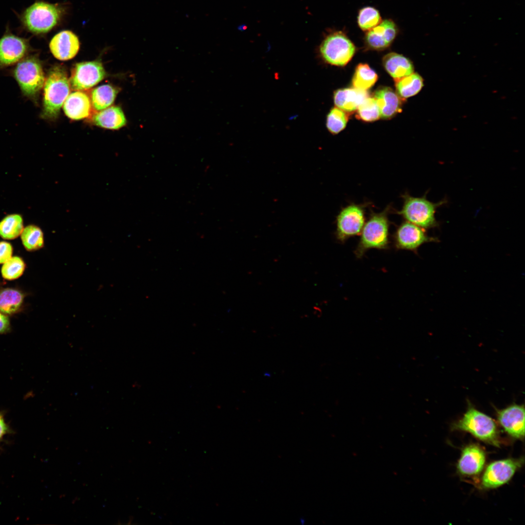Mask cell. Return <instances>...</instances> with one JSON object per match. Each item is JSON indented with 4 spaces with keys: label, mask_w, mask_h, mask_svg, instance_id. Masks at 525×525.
Masks as SVG:
<instances>
[{
    "label": "cell",
    "mask_w": 525,
    "mask_h": 525,
    "mask_svg": "<svg viewBox=\"0 0 525 525\" xmlns=\"http://www.w3.org/2000/svg\"><path fill=\"white\" fill-rule=\"evenodd\" d=\"M25 264L19 257H11L5 262L1 270L2 277L7 280H13L20 277L23 273Z\"/></svg>",
    "instance_id": "31"
},
{
    "label": "cell",
    "mask_w": 525,
    "mask_h": 525,
    "mask_svg": "<svg viewBox=\"0 0 525 525\" xmlns=\"http://www.w3.org/2000/svg\"><path fill=\"white\" fill-rule=\"evenodd\" d=\"M383 65L387 72L395 79L407 76L414 71L409 59L402 54L391 52L383 59Z\"/></svg>",
    "instance_id": "20"
},
{
    "label": "cell",
    "mask_w": 525,
    "mask_h": 525,
    "mask_svg": "<svg viewBox=\"0 0 525 525\" xmlns=\"http://www.w3.org/2000/svg\"><path fill=\"white\" fill-rule=\"evenodd\" d=\"M524 462L523 458H508L491 463L483 474L481 487L494 489L503 485L511 479Z\"/></svg>",
    "instance_id": "9"
},
{
    "label": "cell",
    "mask_w": 525,
    "mask_h": 525,
    "mask_svg": "<svg viewBox=\"0 0 525 525\" xmlns=\"http://www.w3.org/2000/svg\"><path fill=\"white\" fill-rule=\"evenodd\" d=\"M63 110L69 118L78 120L88 117L91 111V104L88 96L77 91L69 95L63 104Z\"/></svg>",
    "instance_id": "17"
},
{
    "label": "cell",
    "mask_w": 525,
    "mask_h": 525,
    "mask_svg": "<svg viewBox=\"0 0 525 525\" xmlns=\"http://www.w3.org/2000/svg\"><path fill=\"white\" fill-rule=\"evenodd\" d=\"M70 81L66 70L60 65L49 70L44 85L43 108L41 117L53 120L57 117L60 109L69 95Z\"/></svg>",
    "instance_id": "1"
},
{
    "label": "cell",
    "mask_w": 525,
    "mask_h": 525,
    "mask_svg": "<svg viewBox=\"0 0 525 525\" xmlns=\"http://www.w3.org/2000/svg\"><path fill=\"white\" fill-rule=\"evenodd\" d=\"M382 21L380 14L374 7L368 6L360 10L357 17L358 25L363 31H368Z\"/></svg>",
    "instance_id": "28"
},
{
    "label": "cell",
    "mask_w": 525,
    "mask_h": 525,
    "mask_svg": "<svg viewBox=\"0 0 525 525\" xmlns=\"http://www.w3.org/2000/svg\"><path fill=\"white\" fill-rule=\"evenodd\" d=\"M13 75L22 94L35 100L45 81L42 64L37 56H26L19 61L13 70Z\"/></svg>",
    "instance_id": "6"
},
{
    "label": "cell",
    "mask_w": 525,
    "mask_h": 525,
    "mask_svg": "<svg viewBox=\"0 0 525 525\" xmlns=\"http://www.w3.org/2000/svg\"><path fill=\"white\" fill-rule=\"evenodd\" d=\"M392 210V207L389 205L382 212L371 211L363 226L359 243L354 250L357 258L363 257L370 249L388 248L390 226L388 215Z\"/></svg>",
    "instance_id": "3"
},
{
    "label": "cell",
    "mask_w": 525,
    "mask_h": 525,
    "mask_svg": "<svg viewBox=\"0 0 525 525\" xmlns=\"http://www.w3.org/2000/svg\"><path fill=\"white\" fill-rule=\"evenodd\" d=\"M105 75L104 67L98 61L78 63L72 70L70 84L75 90L87 89L101 81Z\"/></svg>",
    "instance_id": "12"
},
{
    "label": "cell",
    "mask_w": 525,
    "mask_h": 525,
    "mask_svg": "<svg viewBox=\"0 0 525 525\" xmlns=\"http://www.w3.org/2000/svg\"><path fill=\"white\" fill-rule=\"evenodd\" d=\"M12 432V430L5 421L4 413L0 412V442L5 435Z\"/></svg>",
    "instance_id": "33"
},
{
    "label": "cell",
    "mask_w": 525,
    "mask_h": 525,
    "mask_svg": "<svg viewBox=\"0 0 525 525\" xmlns=\"http://www.w3.org/2000/svg\"><path fill=\"white\" fill-rule=\"evenodd\" d=\"M21 239L24 247L28 251L39 249L44 245L43 232L35 225H29L23 228Z\"/></svg>",
    "instance_id": "27"
},
{
    "label": "cell",
    "mask_w": 525,
    "mask_h": 525,
    "mask_svg": "<svg viewBox=\"0 0 525 525\" xmlns=\"http://www.w3.org/2000/svg\"><path fill=\"white\" fill-rule=\"evenodd\" d=\"M403 200L401 210L396 212L404 219L424 229L437 228L439 222L435 214L438 208L447 203L443 199L437 203L428 200L426 195L417 197L411 196L407 192L402 195Z\"/></svg>",
    "instance_id": "5"
},
{
    "label": "cell",
    "mask_w": 525,
    "mask_h": 525,
    "mask_svg": "<svg viewBox=\"0 0 525 525\" xmlns=\"http://www.w3.org/2000/svg\"><path fill=\"white\" fill-rule=\"evenodd\" d=\"M398 31L397 26L392 20L385 19L373 29L366 32V44L373 50H384L392 43Z\"/></svg>",
    "instance_id": "15"
},
{
    "label": "cell",
    "mask_w": 525,
    "mask_h": 525,
    "mask_svg": "<svg viewBox=\"0 0 525 525\" xmlns=\"http://www.w3.org/2000/svg\"><path fill=\"white\" fill-rule=\"evenodd\" d=\"M355 47L342 31L328 35L320 46V52L328 63L337 66H345L352 58Z\"/></svg>",
    "instance_id": "7"
},
{
    "label": "cell",
    "mask_w": 525,
    "mask_h": 525,
    "mask_svg": "<svg viewBox=\"0 0 525 525\" xmlns=\"http://www.w3.org/2000/svg\"><path fill=\"white\" fill-rule=\"evenodd\" d=\"M13 247L6 242H0V264L4 263L12 257Z\"/></svg>",
    "instance_id": "32"
},
{
    "label": "cell",
    "mask_w": 525,
    "mask_h": 525,
    "mask_svg": "<svg viewBox=\"0 0 525 525\" xmlns=\"http://www.w3.org/2000/svg\"><path fill=\"white\" fill-rule=\"evenodd\" d=\"M23 230V219L19 214L7 215L0 222V236L3 239H15L21 234Z\"/></svg>",
    "instance_id": "26"
},
{
    "label": "cell",
    "mask_w": 525,
    "mask_h": 525,
    "mask_svg": "<svg viewBox=\"0 0 525 525\" xmlns=\"http://www.w3.org/2000/svg\"><path fill=\"white\" fill-rule=\"evenodd\" d=\"M368 94L366 90L353 88H346L336 90L334 93V103L337 107L350 112L356 110L360 104Z\"/></svg>",
    "instance_id": "19"
},
{
    "label": "cell",
    "mask_w": 525,
    "mask_h": 525,
    "mask_svg": "<svg viewBox=\"0 0 525 525\" xmlns=\"http://www.w3.org/2000/svg\"><path fill=\"white\" fill-rule=\"evenodd\" d=\"M52 53L57 59L68 60L74 57L79 50L77 36L71 31L64 30L56 34L49 44Z\"/></svg>",
    "instance_id": "16"
},
{
    "label": "cell",
    "mask_w": 525,
    "mask_h": 525,
    "mask_svg": "<svg viewBox=\"0 0 525 525\" xmlns=\"http://www.w3.org/2000/svg\"><path fill=\"white\" fill-rule=\"evenodd\" d=\"M394 80L398 95L403 98L417 94L423 86L422 77L416 73Z\"/></svg>",
    "instance_id": "22"
},
{
    "label": "cell",
    "mask_w": 525,
    "mask_h": 525,
    "mask_svg": "<svg viewBox=\"0 0 525 525\" xmlns=\"http://www.w3.org/2000/svg\"><path fill=\"white\" fill-rule=\"evenodd\" d=\"M118 90L110 85H103L92 92L91 102L96 110H102L109 106L114 101Z\"/></svg>",
    "instance_id": "23"
},
{
    "label": "cell",
    "mask_w": 525,
    "mask_h": 525,
    "mask_svg": "<svg viewBox=\"0 0 525 525\" xmlns=\"http://www.w3.org/2000/svg\"><path fill=\"white\" fill-rule=\"evenodd\" d=\"M24 296L19 291L6 288L0 291V311L5 315L16 313L21 307Z\"/></svg>",
    "instance_id": "24"
},
{
    "label": "cell",
    "mask_w": 525,
    "mask_h": 525,
    "mask_svg": "<svg viewBox=\"0 0 525 525\" xmlns=\"http://www.w3.org/2000/svg\"><path fill=\"white\" fill-rule=\"evenodd\" d=\"M452 428L468 432L483 442L500 446L499 432L495 421L471 404H469L463 417L453 424Z\"/></svg>",
    "instance_id": "4"
},
{
    "label": "cell",
    "mask_w": 525,
    "mask_h": 525,
    "mask_svg": "<svg viewBox=\"0 0 525 525\" xmlns=\"http://www.w3.org/2000/svg\"><path fill=\"white\" fill-rule=\"evenodd\" d=\"M9 318L0 311V334L7 332L10 330Z\"/></svg>",
    "instance_id": "34"
},
{
    "label": "cell",
    "mask_w": 525,
    "mask_h": 525,
    "mask_svg": "<svg viewBox=\"0 0 525 525\" xmlns=\"http://www.w3.org/2000/svg\"><path fill=\"white\" fill-rule=\"evenodd\" d=\"M378 78L376 73L367 64H359L356 67L353 78V88L367 90L375 83Z\"/></svg>",
    "instance_id": "25"
},
{
    "label": "cell",
    "mask_w": 525,
    "mask_h": 525,
    "mask_svg": "<svg viewBox=\"0 0 525 525\" xmlns=\"http://www.w3.org/2000/svg\"><path fill=\"white\" fill-rule=\"evenodd\" d=\"M356 117L366 122H373L380 118V112L375 98L367 97L358 106Z\"/></svg>",
    "instance_id": "29"
},
{
    "label": "cell",
    "mask_w": 525,
    "mask_h": 525,
    "mask_svg": "<svg viewBox=\"0 0 525 525\" xmlns=\"http://www.w3.org/2000/svg\"><path fill=\"white\" fill-rule=\"evenodd\" d=\"M485 461L486 455L482 448L477 444H469L462 451L457 471L462 475L474 476L482 472Z\"/></svg>",
    "instance_id": "14"
},
{
    "label": "cell",
    "mask_w": 525,
    "mask_h": 525,
    "mask_svg": "<svg viewBox=\"0 0 525 525\" xmlns=\"http://www.w3.org/2000/svg\"><path fill=\"white\" fill-rule=\"evenodd\" d=\"M367 203H353L343 208L336 218L335 236L340 242L359 235L365 223V210Z\"/></svg>",
    "instance_id": "8"
},
{
    "label": "cell",
    "mask_w": 525,
    "mask_h": 525,
    "mask_svg": "<svg viewBox=\"0 0 525 525\" xmlns=\"http://www.w3.org/2000/svg\"><path fill=\"white\" fill-rule=\"evenodd\" d=\"M65 11L60 4L37 1L24 10L19 19L25 31L35 35H42L58 24Z\"/></svg>",
    "instance_id": "2"
},
{
    "label": "cell",
    "mask_w": 525,
    "mask_h": 525,
    "mask_svg": "<svg viewBox=\"0 0 525 525\" xmlns=\"http://www.w3.org/2000/svg\"><path fill=\"white\" fill-rule=\"evenodd\" d=\"M380 112V118L388 119L401 111V101L399 96L388 87H382L374 93Z\"/></svg>",
    "instance_id": "18"
},
{
    "label": "cell",
    "mask_w": 525,
    "mask_h": 525,
    "mask_svg": "<svg viewBox=\"0 0 525 525\" xmlns=\"http://www.w3.org/2000/svg\"><path fill=\"white\" fill-rule=\"evenodd\" d=\"M393 237L396 249L410 250L415 253L424 243L438 242L437 238L428 235L424 228L406 221L397 227Z\"/></svg>",
    "instance_id": "10"
},
{
    "label": "cell",
    "mask_w": 525,
    "mask_h": 525,
    "mask_svg": "<svg viewBox=\"0 0 525 525\" xmlns=\"http://www.w3.org/2000/svg\"><path fill=\"white\" fill-rule=\"evenodd\" d=\"M93 121L98 126L110 129L121 128L126 123L122 109L115 106L106 108L96 114L93 118Z\"/></svg>",
    "instance_id": "21"
},
{
    "label": "cell",
    "mask_w": 525,
    "mask_h": 525,
    "mask_svg": "<svg viewBox=\"0 0 525 525\" xmlns=\"http://www.w3.org/2000/svg\"><path fill=\"white\" fill-rule=\"evenodd\" d=\"M499 423L510 437L519 439L525 437V407L524 405L513 403L500 410H496Z\"/></svg>",
    "instance_id": "13"
},
{
    "label": "cell",
    "mask_w": 525,
    "mask_h": 525,
    "mask_svg": "<svg viewBox=\"0 0 525 525\" xmlns=\"http://www.w3.org/2000/svg\"><path fill=\"white\" fill-rule=\"evenodd\" d=\"M348 121V116L345 111L334 107L327 115L326 126L331 133L335 135L345 128Z\"/></svg>",
    "instance_id": "30"
},
{
    "label": "cell",
    "mask_w": 525,
    "mask_h": 525,
    "mask_svg": "<svg viewBox=\"0 0 525 525\" xmlns=\"http://www.w3.org/2000/svg\"><path fill=\"white\" fill-rule=\"evenodd\" d=\"M31 50L28 39L13 34L7 28L0 38V69L18 62Z\"/></svg>",
    "instance_id": "11"
}]
</instances>
